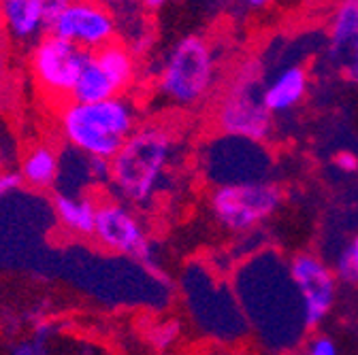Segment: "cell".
I'll use <instances>...</instances> for the list:
<instances>
[{"mask_svg": "<svg viewBox=\"0 0 358 355\" xmlns=\"http://www.w3.org/2000/svg\"><path fill=\"white\" fill-rule=\"evenodd\" d=\"M235 294L245 322L268 351L284 353L301 342L307 328L290 262L275 251H260L237 269Z\"/></svg>", "mask_w": 358, "mask_h": 355, "instance_id": "obj_1", "label": "cell"}, {"mask_svg": "<svg viewBox=\"0 0 358 355\" xmlns=\"http://www.w3.org/2000/svg\"><path fill=\"white\" fill-rule=\"evenodd\" d=\"M177 156V139L164 123H145L132 132L111 160V188L130 204H150L162 190Z\"/></svg>", "mask_w": 358, "mask_h": 355, "instance_id": "obj_2", "label": "cell"}, {"mask_svg": "<svg viewBox=\"0 0 358 355\" xmlns=\"http://www.w3.org/2000/svg\"><path fill=\"white\" fill-rule=\"evenodd\" d=\"M60 135L85 158L111 162L137 130V109L115 96L103 103H66L58 115Z\"/></svg>", "mask_w": 358, "mask_h": 355, "instance_id": "obj_3", "label": "cell"}, {"mask_svg": "<svg viewBox=\"0 0 358 355\" xmlns=\"http://www.w3.org/2000/svg\"><path fill=\"white\" fill-rule=\"evenodd\" d=\"M217 79V60L209 40L190 34L171 47L160 77V94L177 107H194L213 90Z\"/></svg>", "mask_w": 358, "mask_h": 355, "instance_id": "obj_4", "label": "cell"}, {"mask_svg": "<svg viewBox=\"0 0 358 355\" xmlns=\"http://www.w3.org/2000/svg\"><path fill=\"white\" fill-rule=\"evenodd\" d=\"M224 137L264 143L273 130L271 113L264 107V85L258 62H245L227 85L215 113Z\"/></svg>", "mask_w": 358, "mask_h": 355, "instance_id": "obj_5", "label": "cell"}, {"mask_svg": "<svg viewBox=\"0 0 358 355\" xmlns=\"http://www.w3.org/2000/svg\"><path fill=\"white\" fill-rule=\"evenodd\" d=\"M284 204V192L273 181L222 186L211 192L209 206L217 224L235 234L256 230Z\"/></svg>", "mask_w": 358, "mask_h": 355, "instance_id": "obj_6", "label": "cell"}, {"mask_svg": "<svg viewBox=\"0 0 358 355\" xmlns=\"http://www.w3.org/2000/svg\"><path fill=\"white\" fill-rule=\"evenodd\" d=\"M107 251L126 255L134 262H139L143 269L154 275L158 281L166 283V275L162 273L160 264L154 253V245L150 241V234L141 219L132 213L130 206H126L120 200L103 202L99 206L96 226L92 234Z\"/></svg>", "mask_w": 358, "mask_h": 355, "instance_id": "obj_7", "label": "cell"}, {"mask_svg": "<svg viewBox=\"0 0 358 355\" xmlns=\"http://www.w3.org/2000/svg\"><path fill=\"white\" fill-rule=\"evenodd\" d=\"M87 52L48 32L30 47V73L38 90L54 100L71 98Z\"/></svg>", "mask_w": 358, "mask_h": 355, "instance_id": "obj_8", "label": "cell"}, {"mask_svg": "<svg viewBox=\"0 0 358 355\" xmlns=\"http://www.w3.org/2000/svg\"><path fill=\"white\" fill-rule=\"evenodd\" d=\"M271 168L273 158L268 156L262 143L224 135L207 151L205 162L207 176L215 183V188L268 181Z\"/></svg>", "mask_w": 358, "mask_h": 355, "instance_id": "obj_9", "label": "cell"}, {"mask_svg": "<svg viewBox=\"0 0 358 355\" xmlns=\"http://www.w3.org/2000/svg\"><path fill=\"white\" fill-rule=\"evenodd\" d=\"M290 277L301 298L307 332L316 330L333 310L337 300V277L316 253H296L290 259Z\"/></svg>", "mask_w": 358, "mask_h": 355, "instance_id": "obj_10", "label": "cell"}, {"mask_svg": "<svg viewBox=\"0 0 358 355\" xmlns=\"http://www.w3.org/2000/svg\"><path fill=\"white\" fill-rule=\"evenodd\" d=\"M50 32L87 54H94L115 40L117 22L103 0H71Z\"/></svg>", "mask_w": 358, "mask_h": 355, "instance_id": "obj_11", "label": "cell"}, {"mask_svg": "<svg viewBox=\"0 0 358 355\" xmlns=\"http://www.w3.org/2000/svg\"><path fill=\"white\" fill-rule=\"evenodd\" d=\"M0 22L17 45H34L48 34L43 0H0Z\"/></svg>", "mask_w": 358, "mask_h": 355, "instance_id": "obj_12", "label": "cell"}, {"mask_svg": "<svg viewBox=\"0 0 358 355\" xmlns=\"http://www.w3.org/2000/svg\"><path fill=\"white\" fill-rule=\"evenodd\" d=\"M309 75L303 66L294 64L280 70L271 81L264 85V107L268 113H286L292 111L307 94Z\"/></svg>", "mask_w": 358, "mask_h": 355, "instance_id": "obj_13", "label": "cell"}, {"mask_svg": "<svg viewBox=\"0 0 358 355\" xmlns=\"http://www.w3.org/2000/svg\"><path fill=\"white\" fill-rule=\"evenodd\" d=\"M54 213L58 224L79 236L94 234L99 204L90 196H75V194H58L54 198Z\"/></svg>", "mask_w": 358, "mask_h": 355, "instance_id": "obj_14", "label": "cell"}, {"mask_svg": "<svg viewBox=\"0 0 358 355\" xmlns=\"http://www.w3.org/2000/svg\"><path fill=\"white\" fill-rule=\"evenodd\" d=\"M60 156L50 145H34L26 151L20 164V174L26 186L50 190L60 176Z\"/></svg>", "mask_w": 358, "mask_h": 355, "instance_id": "obj_15", "label": "cell"}, {"mask_svg": "<svg viewBox=\"0 0 358 355\" xmlns=\"http://www.w3.org/2000/svg\"><path fill=\"white\" fill-rule=\"evenodd\" d=\"M122 96L94 54H87L85 62L81 66V73L77 77V83L71 92V103H83V105H92V103H103L109 98Z\"/></svg>", "mask_w": 358, "mask_h": 355, "instance_id": "obj_16", "label": "cell"}, {"mask_svg": "<svg viewBox=\"0 0 358 355\" xmlns=\"http://www.w3.org/2000/svg\"><path fill=\"white\" fill-rule=\"evenodd\" d=\"M354 43H358V0H343L331 20V30H329L331 56L341 62Z\"/></svg>", "mask_w": 358, "mask_h": 355, "instance_id": "obj_17", "label": "cell"}, {"mask_svg": "<svg viewBox=\"0 0 358 355\" xmlns=\"http://www.w3.org/2000/svg\"><path fill=\"white\" fill-rule=\"evenodd\" d=\"M94 58L99 60V64L103 66V70L107 73V77L111 79L120 94L132 85L134 75H137V64H134L132 52L126 45H122L120 40H113L103 50L94 52Z\"/></svg>", "mask_w": 358, "mask_h": 355, "instance_id": "obj_18", "label": "cell"}, {"mask_svg": "<svg viewBox=\"0 0 358 355\" xmlns=\"http://www.w3.org/2000/svg\"><path fill=\"white\" fill-rule=\"evenodd\" d=\"M335 277L348 285L358 283V234L352 236L335 259Z\"/></svg>", "mask_w": 358, "mask_h": 355, "instance_id": "obj_19", "label": "cell"}, {"mask_svg": "<svg viewBox=\"0 0 358 355\" xmlns=\"http://www.w3.org/2000/svg\"><path fill=\"white\" fill-rule=\"evenodd\" d=\"M179 334H182V326H179V322L171 319V322L156 324V326L150 330L148 338H150L152 347H156L158 351H166V349H171V347L177 342Z\"/></svg>", "mask_w": 358, "mask_h": 355, "instance_id": "obj_20", "label": "cell"}, {"mask_svg": "<svg viewBox=\"0 0 358 355\" xmlns=\"http://www.w3.org/2000/svg\"><path fill=\"white\" fill-rule=\"evenodd\" d=\"M305 355H339V349L331 336H313L305 345Z\"/></svg>", "mask_w": 358, "mask_h": 355, "instance_id": "obj_21", "label": "cell"}, {"mask_svg": "<svg viewBox=\"0 0 358 355\" xmlns=\"http://www.w3.org/2000/svg\"><path fill=\"white\" fill-rule=\"evenodd\" d=\"M333 168L341 174H356L358 172V156L354 151H337L333 156Z\"/></svg>", "mask_w": 358, "mask_h": 355, "instance_id": "obj_22", "label": "cell"}, {"mask_svg": "<svg viewBox=\"0 0 358 355\" xmlns=\"http://www.w3.org/2000/svg\"><path fill=\"white\" fill-rule=\"evenodd\" d=\"M24 179L20 170H0V198H5L22 188Z\"/></svg>", "mask_w": 358, "mask_h": 355, "instance_id": "obj_23", "label": "cell"}, {"mask_svg": "<svg viewBox=\"0 0 358 355\" xmlns=\"http://www.w3.org/2000/svg\"><path fill=\"white\" fill-rule=\"evenodd\" d=\"M341 66H343L345 79H348L352 85H358V43H354V45L350 47V52L343 56Z\"/></svg>", "mask_w": 358, "mask_h": 355, "instance_id": "obj_24", "label": "cell"}, {"mask_svg": "<svg viewBox=\"0 0 358 355\" xmlns=\"http://www.w3.org/2000/svg\"><path fill=\"white\" fill-rule=\"evenodd\" d=\"M71 5V0H43L45 22H48V32L52 30L54 22L62 15V11Z\"/></svg>", "mask_w": 358, "mask_h": 355, "instance_id": "obj_25", "label": "cell"}, {"mask_svg": "<svg viewBox=\"0 0 358 355\" xmlns=\"http://www.w3.org/2000/svg\"><path fill=\"white\" fill-rule=\"evenodd\" d=\"M11 355H48L45 353V340H41V338L22 340L13 347Z\"/></svg>", "mask_w": 358, "mask_h": 355, "instance_id": "obj_26", "label": "cell"}, {"mask_svg": "<svg viewBox=\"0 0 358 355\" xmlns=\"http://www.w3.org/2000/svg\"><path fill=\"white\" fill-rule=\"evenodd\" d=\"M143 3V7L148 9V11H158V9H162L164 5H169L171 0H141Z\"/></svg>", "mask_w": 358, "mask_h": 355, "instance_id": "obj_27", "label": "cell"}, {"mask_svg": "<svg viewBox=\"0 0 358 355\" xmlns=\"http://www.w3.org/2000/svg\"><path fill=\"white\" fill-rule=\"evenodd\" d=\"M245 3H248L252 9H262V7H266V5H271L273 0H245Z\"/></svg>", "mask_w": 358, "mask_h": 355, "instance_id": "obj_28", "label": "cell"}, {"mask_svg": "<svg viewBox=\"0 0 358 355\" xmlns=\"http://www.w3.org/2000/svg\"><path fill=\"white\" fill-rule=\"evenodd\" d=\"M107 5H120V3H126V0H103Z\"/></svg>", "mask_w": 358, "mask_h": 355, "instance_id": "obj_29", "label": "cell"}]
</instances>
